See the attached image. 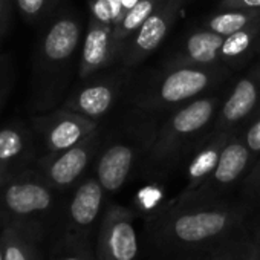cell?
Instances as JSON below:
<instances>
[{
  "label": "cell",
  "mask_w": 260,
  "mask_h": 260,
  "mask_svg": "<svg viewBox=\"0 0 260 260\" xmlns=\"http://www.w3.org/2000/svg\"><path fill=\"white\" fill-rule=\"evenodd\" d=\"M248 202L169 205L158 210L146 228L150 243L162 255L193 260L242 230L251 211Z\"/></svg>",
  "instance_id": "6da1fadb"
},
{
  "label": "cell",
  "mask_w": 260,
  "mask_h": 260,
  "mask_svg": "<svg viewBox=\"0 0 260 260\" xmlns=\"http://www.w3.org/2000/svg\"><path fill=\"white\" fill-rule=\"evenodd\" d=\"M220 107L219 95L199 96L179 106L161 125L149 147V166L156 172L172 169L207 137Z\"/></svg>",
  "instance_id": "7a4b0ae2"
},
{
  "label": "cell",
  "mask_w": 260,
  "mask_h": 260,
  "mask_svg": "<svg viewBox=\"0 0 260 260\" xmlns=\"http://www.w3.org/2000/svg\"><path fill=\"white\" fill-rule=\"evenodd\" d=\"M230 68L216 66H166L150 84L134 96V104L146 112H159L190 103L217 86Z\"/></svg>",
  "instance_id": "3957f363"
},
{
  "label": "cell",
  "mask_w": 260,
  "mask_h": 260,
  "mask_svg": "<svg viewBox=\"0 0 260 260\" xmlns=\"http://www.w3.org/2000/svg\"><path fill=\"white\" fill-rule=\"evenodd\" d=\"M254 159L246 146L242 132H234L225 146L216 169L211 175L191 193L185 196H176L169 205H190V204H211L225 201L223 196L243 178L252 167Z\"/></svg>",
  "instance_id": "277c9868"
},
{
  "label": "cell",
  "mask_w": 260,
  "mask_h": 260,
  "mask_svg": "<svg viewBox=\"0 0 260 260\" xmlns=\"http://www.w3.org/2000/svg\"><path fill=\"white\" fill-rule=\"evenodd\" d=\"M55 191L37 170L22 169L0 188L4 219H36L55 205Z\"/></svg>",
  "instance_id": "5b68a950"
},
{
  "label": "cell",
  "mask_w": 260,
  "mask_h": 260,
  "mask_svg": "<svg viewBox=\"0 0 260 260\" xmlns=\"http://www.w3.org/2000/svg\"><path fill=\"white\" fill-rule=\"evenodd\" d=\"M81 40V22L72 13H63L43 32L36 57V78L43 92L46 83L72 60Z\"/></svg>",
  "instance_id": "8992f818"
},
{
  "label": "cell",
  "mask_w": 260,
  "mask_h": 260,
  "mask_svg": "<svg viewBox=\"0 0 260 260\" xmlns=\"http://www.w3.org/2000/svg\"><path fill=\"white\" fill-rule=\"evenodd\" d=\"M140 240L135 213L119 204H110L98 226L95 260H137Z\"/></svg>",
  "instance_id": "52a82bcc"
},
{
  "label": "cell",
  "mask_w": 260,
  "mask_h": 260,
  "mask_svg": "<svg viewBox=\"0 0 260 260\" xmlns=\"http://www.w3.org/2000/svg\"><path fill=\"white\" fill-rule=\"evenodd\" d=\"M104 196L106 190L96 176L86 178L77 185L68 205L66 225L60 245H90V234L100 219Z\"/></svg>",
  "instance_id": "ba28073f"
},
{
  "label": "cell",
  "mask_w": 260,
  "mask_h": 260,
  "mask_svg": "<svg viewBox=\"0 0 260 260\" xmlns=\"http://www.w3.org/2000/svg\"><path fill=\"white\" fill-rule=\"evenodd\" d=\"M101 146L100 127L80 144L58 152L46 153L37 161L36 170L57 191L68 190L83 176Z\"/></svg>",
  "instance_id": "9c48e42d"
},
{
  "label": "cell",
  "mask_w": 260,
  "mask_h": 260,
  "mask_svg": "<svg viewBox=\"0 0 260 260\" xmlns=\"http://www.w3.org/2000/svg\"><path fill=\"white\" fill-rule=\"evenodd\" d=\"M96 128L98 121L66 107L32 118V130L46 153L68 150L86 140Z\"/></svg>",
  "instance_id": "30bf717a"
},
{
  "label": "cell",
  "mask_w": 260,
  "mask_h": 260,
  "mask_svg": "<svg viewBox=\"0 0 260 260\" xmlns=\"http://www.w3.org/2000/svg\"><path fill=\"white\" fill-rule=\"evenodd\" d=\"M260 113V61H257L231 89L220 104L211 130L242 132Z\"/></svg>",
  "instance_id": "8fae6325"
},
{
  "label": "cell",
  "mask_w": 260,
  "mask_h": 260,
  "mask_svg": "<svg viewBox=\"0 0 260 260\" xmlns=\"http://www.w3.org/2000/svg\"><path fill=\"white\" fill-rule=\"evenodd\" d=\"M182 2L164 0L155 13L135 31L124 45L119 61L124 68H134L153 54L166 40L179 14Z\"/></svg>",
  "instance_id": "7c38bea8"
},
{
  "label": "cell",
  "mask_w": 260,
  "mask_h": 260,
  "mask_svg": "<svg viewBox=\"0 0 260 260\" xmlns=\"http://www.w3.org/2000/svg\"><path fill=\"white\" fill-rule=\"evenodd\" d=\"M122 81L124 78L119 74L89 81L74 90L72 95L64 101L63 107L98 121L115 106Z\"/></svg>",
  "instance_id": "4fadbf2b"
},
{
  "label": "cell",
  "mask_w": 260,
  "mask_h": 260,
  "mask_svg": "<svg viewBox=\"0 0 260 260\" xmlns=\"http://www.w3.org/2000/svg\"><path fill=\"white\" fill-rule=\"evenodd\" d=\"M0 239L5 260H43V225L37 219H4Z\"/></svg>",
  "instance_id": "5bb4252c"
},
{
  "label": "cell",
  "mask_w": 260,
  "mask_h": 260,
  "mask_svg": "<svg viewBox=\"0 0 260 260\" xmlns=\"http://www.w3.org/2000/svg\"><path fill=\"white\" fill-rule=\"evenodd\" d=\"M116 60H119V55L113 42L112 26L100 23L95 19H89L81 48L78 75L81 78H89Z\"/></svg>",
  "instance_id": "9a60e30c"
},
{
  "label": "cell",
  "mask_w": 260,
  "mask_h": 260,
  "mask_svg": "<svg viewBox=\"0 0 260 260\" xmlns=\"http://www.w3.org/2000/svg\"><path fill=\"white\" fill-rule=\"evenodd\" d=\"M138 161V147L128 143H115L106 147L98 156L95 176L106 190L112 194L122 188Z\"/></svg>",
  "instance_id": "2e32d148"
},
{
  "label": "cell",
  "mask_w": 260,
  "mask_h": 260,
  "mask_svg": "<svg viewBox=\"0 0 260 260\" xmlns=\"http://www.w3.org/2000/svg\"><path fill=\"white\" fill-rule=\"evenodd\" d=\"M233 134L234 132L210 130L207 137L194 149V155L187 167V185L178 196H185L191 193L211 175Z\"/></svg>",
  "instance_id": "e0dca14e"
},
{
  "label": "cell",
  "mask_w": 260,
  "mask_h": 260,
  "mask_svg": "<svg viewBox=\"0 0 260 260\" xmlns=\"http://www.w3.org/2000/svg\"><path fill=\"white\" fill-rule=\"evenodd\" d=\"M34 135L23 122H10L0 127V166L14 173L23 169L34 158Z\"/></svg>",
  "instance_id": "ac0fdd59"
},
{
  "label": "cell",
  "mask_w": 260,
  "mask_h": 260,
  "mask_svg": "<svg viewBox=\"0 0 260 260\" xmlns=\"http://www.w3.org/2000/svg\"><path fill=\"white\" fill-rule=\"evenodd\" d=\"M193 260H260V246L245 228Z\"/></svg>",
  "instance_id": "d6986e66"
},
{
  "label": "cell",
  "mask_w": 260,
  "mask_h": 260,
  "mask_svg": "<svg viewBox=\"0 0 260 260\" xmlns=\"http://www.w3.org/2000/svg\"><path fill=\"white\" fill-rule=\"evenodd\" d=\"M164 2V0H140V2L127 13H124L119 20L112 26L113 42L118 51V55H121V51L127 40L135 34V31L155 13V10Z\"/></svg>",
  "instance_id": "ffe728a7"
},
{
  "label": "cell",
  "mask_w": 260,
  "mask_h": 260,
  "mask_svg": "<svg viewBox=\"0 0 260 260\" xmlns=\"http://www.w3.org/2000/svg\"><path fill=\"white\" fill-rule=\"evenodd\" d=\"M257 23H260V10H219L208 16L201 28L220 36H230Z\"/></svg>",
  "instance_id": "44dd1931"
},
{
  "label": "cell",
  "mask_w": 260,
  "mask_h": 260,
  "mask_svg": "<svg viewBox=\"0 0 260 260\" xmlns=\"http://www.w3.org/2000/svg\"><path fill=\"white\" fill-rule=\"evenodd\" d=\"M55 2L57 0H14L20 16L29 23L45 19L52 11Z\"/></svg>",
  "instance_id": "7402d4cb"
},
{
  "label": "cell",
  "mask_w": 260,
  "mask_h": 260,
  "mask_svg": "<svg viewBox=\"0 0 260 260\" xmlns=\"http://www.w3.org/2000/svg\"><path fill=\"white\" fill-rule=\"evenodd\" d=\"M240 187L245 202H248L249 205L260 204V156L257 158V161L249 169L248 175L240 182Z\"/></svg>",
  "instance_id": "603a6c76"
},
{
  "label": "cell",
  "mask_w": 260,
  "mask_h": 260,
  "mask_svg": "<svg viewBox=\"0 0 260 260\" xmlns=\"http://www.w3.org/2000/svg\"><path fill=\"white\" fill-rule=\"evenodd\" d=\"M49 260H95V249H92L90 245H83V246L60 245L58 251Z\"/></svg>",
  "instance_id": "cb8c5ba5"
},
{
  "label": "cell",
  "mask_w": 260,
  "mask_h": 260,
  "mask_svg": "<svg viewBox=\"0 0 260 260\" xmlns=\"http://www.w3.org/2000/svg\"><path fill=\"white\" fill-rule=\"evenodd\" d=\"M245 141H246V146L252 155V159L254 162L257 161V158L260 156V113L258 116L245 128Z\"/></svg>",
  "instance_id": "d4e9b609"
},
{
  "label": "cell",
  "mask_w": 260,
  "mask_h": 260,
  "mask_svg": "<svg viewBox=\"0 0 260 260\" xmlns=\"http://www.w3.org/2000/svg\"><path fill=\"white\" fill-rule=\"evenodd\" d=\"M87 5H89L90 19H95L100 23L113 26V16H112L107 0H89Z\"/></svg>",
  "instance_id": "484cf974"
},
{
  "label": "cell",
  "mask_w": 260,
  "mask_h": 260,
  "mask_svg": "<svg viewBox=\"0 0 260 260\" xmlns=\"http://www.w3.org/2000/svg\"><path fill=\"white\" fill-rule=\"evenodd\" d=\"M219 10H260V0H219Z\"/></svg>",
  "instance_id": "4316f807"
},
{
  "label": "cell",
  "mask_w": 260,
  "mask_h": 260,
  "mask_svg": "<svg viewBox=\"0 0 260 260\" xmlns=\"http://www.w3.org/2000/svg\"><path fill=\"white\" fill-rule=\"evenodd\" d=\"M13 0H0V36H5L11 20Z\"/></svg>",
  "instance_id": "83f0119b"
},
{
  "label": "cell",
  "mask_w": 260,
  "mask_h": 260,
  "mask_svg": "<svg viewBox=\"0 0 260 260\" xmlns=\"http://www.w3.org/2000/svg\"><path fill=\"white\" fill-rule=\"evenodd\" d=\"M249 234L252 237V240L260 246V217L255 220V223L252 225V228L249 230Z\"/></svg>",
  "instance_id": "f1b7e54d"
},
{
  "label": "cell",
  "mask_w": 260,
  "mask_h": 260,
  "mask_svg": "<svg viewBox=\"0 0 260 260\" xmlns=\"http://www.w3.org/2000/svg\"><path fill=\"white\" fill-rule=\"evenodd\" d=\"M14 172L13 170H10L8 167H4V166H0V188L4 187V184L11 178V175H13Z\"/></svg>",
  "instance_id": "f546056e"
},
{
  "label": "cell",
  "mask_w": 260,
  "mask_h": 260,
  "mask_svg": "<svg viewBox=\"0 0 260 260\" xmlns=\"http://www.w3.org/2000/svg\"><path fill=\"white\" fill-rule=\"evenodd\" d=\"M138 2H140V0H121V4L124 7V13H127L128 10H132Z\"/></svg>",
  "instance_id": "4dcf8cb0"
},
{
  "label": "cell",
  "mask_w": 260,
  "mask_h": 260,
  "mask_svg": "<svg viewBox=\"0 0 260 260\" xmlns=\"http://www.w3.org/2000/svg\"><path fill=\"white\" fill-rule=\"evenodd\" d=\"M0 260H5L4 258V249H2V239H0Z\"/></svg>",
  "instance_id": "1f68e13d"
},
{
  "label": "cell",
  "mask_w": 260,
  "mask_h": 260,
  "mask_svg": "<svg viewBox=\"0 0 260 260\" xmlns=\"http://www.w3.org/2000/svg\"><path fill=\"white\" fill-rule=\"evenodd\" d=\"M255 52H260V42H258V45H257V51Z\"/></svg>",
  "instance_id": "d6a6232c"
},
{
  "label": "cell",
  "mask_w": 260,
  "mask_h": 260,
  "mask_svg": "<svg viewBox=\"0 0 260 260\" xmlns=\"http://www.w3.org/2000/svg\"><path fill=\"white\" fill-rule=\"evenodd\" d=\"M2 103H4V100H2V98H0V107H2Z\"/></svg>",
  "instance_id": "836d02e7"
},
{
  "label": "cell",
  "mask_w": 260,
  "mask_h": 260,
  "mask_svg": "<svg viewBox=\"0 0 260 260\" xmlns=\"http://www.w3.org/2000/svg\"><path fill=\"white\" fill-rule=\"evenodd\" d=\"M2 39H4V36H0V43H2ZM0 63H2V61H0Z\"/></svg>",
  "instance_id": "e575fe53"
},
{
  "label": "cell",
  "mask_w": 260,
  "mask_h": 260,
  "mask_svg": "<svg viewBox=\"0 0 260 260\" xmlns=\"http://www.w3.org/2000/svg\"><path fill=\"white\" fill-rule=\"evenodd\" d=\"M175 2H182V0H175Z\"/></svg>",
  "instance_id": "d590c367"
}]
</instances>
